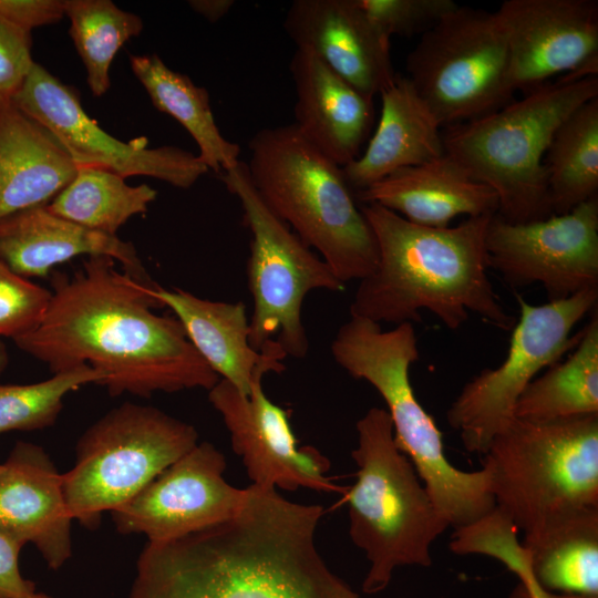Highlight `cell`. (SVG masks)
Returning <instances> with one entry per match:
<instances>
[{
  "label": "cell",
  "instance_id": "5bb4252c",
  "mask_svg": "<svg viewBox=\"0 0 598 598\" xmlns=\"http://www.w3.org/2000/svg\"><path fill=\"white\" fill-rule=\"evenodd\" d=\"M487 267L511 287L540 283L549 301L598 289V196L561 215L513 224L493 215Z\"/></svg>",
  "mask_w": 598,
  "mask_h": 598
},
{
  "label": "cell",
  "instance_id": "d6a6232c",
  "mask_svg": "<svg viewBox=\"0 0 598 598\" xmlns=\"http://www.w3.org/2000/svg\"><path fill=\"white\" fill-rule=\"evenodd\" d=\"M51 295L0 260V337L14 339L33 330L43 319Z\"/></svg>",
  "mask_w": 598,
  "mask_h": 598
},
{
  "label": "cell",
  "instance_id": "4dcf8cb0",
  "mask_svg": "<svg viewBox=\"0 0 598 598\" xmlns=\"http://www.w3.org/2000/svg\"><path fill=\"white\" fill-rule=\"evenodd\" d=\"M70 35L86 71L94 96L111 86L110 69L120 49L143 30L142 19L111 0H63Z\"/></svg>",
  "mask_w": 598,
  "mask_h": 598
},
{
  "label": "cell",
  "instance_id": "cb8c5ba5",
  "mask_svg": "<svg viewBox=\"0 0 598 598\" xmlns=\"http://www.w3.org/2000/svg\"><path fill=\"white\" fill-rule=\"evenodd\" d=\"M381 115L367 147L342 167L352 190L359 192L401 168L444 155L441 124L405 75L380 93Z\"/></svg>",
  "mask_w": 598,
  "mask_h": 598
},
{
  "label": "cell",
  "instance_id": "d4e9b609",
  "mask_svg": "<svg viewBox=\"0 0 598 598\" xmlns=\"http://www.w3.org/2000/svg\"><path fill=\"white\" fill-rule=\"evenodd\" d=\"M75 173L49 131L12 102L0 106V219L48 205Z\"/></svg>",
  "mask_w": 598,
  "mask_h": 598
},
{
  "label": "cell",
  "instance_id": "ab89813d",
  "mask_svg": "<svg viewBox=\"0 0 598 598\" xmlns=\"http://www.w3.org/2000/svg\"><path fill=\"white\" fill-rule=\"evenodd\" d=\"M548 598H598V596L576 595V594H560L548 591Z\"/></svg>",
  "mask_w": 598,
  "mask_h": 598
},
{
  "label": "cell",
  "instance_id": "b9f144b4",
  "mask_svg": "<svg viewBox=\"0 0 598 598\" xmlns=\"http://www.w3.org/2000/svg\"><path fill=\"white\" fill-rule=\"evenodd\" d=\"M29 598H53V597H51L50 595H47V594H44V592H38V591H35V592H34L31 597H29Z\"/></svg>",
  "mask_w": 598,
  "mask_h": 598
},
{
  "label": "cell",
  "instance_id": "74e56055",
  "mask_svg": "<svg viewBox=\"0 0 598 598\" xmlns=\"http://www.w3.org/2000/svg\"><path fill=\"white\" fill-rule=\"evenodd\" d=\"M499 561L519 578L522 585L519 598H548V591L535 579L527 551L520 544L507 546Z\"/></svg>",
  "mask_w": 598,
  "mask_h": 598
},
{
  "label": "cell",
  "instance_id": "7402d4cb",
  "mask_svg": "<svg viewBox=\"0 0 598 598\" xmlns=\"http://www.w3.org/2000/svg\"><path fill=\"white\" fill-rule=\"evenodd\" d=\"M83 255L109 256L136 280L155 283L131 243L60 217L48 205L0 219V260L24 278L45 277L54 266Z\"/></svg>",
  "mask_w": 598,
  "mask_h": 598
},
{
  "label": "cell",
  "instance_id": "83f0119b",
  "mask_svg": "<svg viewBox=\"0 0 598 598\" xmlns=\"http://www.w3.org/2000/svg\"><path fill=\"white\" fill-rule=\"evenodd\" d=\"M590 414H598L597 308L568 358L536 377L514 410L515 419L536 422Z\"/></svg>",
  "mask_w": 598,
  "mask_h": 598
},
{
  "label": "cell",
  "instance_id": "4fadbf2b",
  "mask_svg": "<svg viewBox=\"0 0 598 598\" xmlns=\"http://www.w3.org/2000/svg\"><path fill=\"white\" fill-rule=\"evenodd\" d=\"M12 103L49 131L76 166L148 176L183 189L209 172L198 155L178 146L152 148L146 137L126 143L110 135L84 111L78 92L38 63Z\"/></svg>",
  "mask_w": 598,
  "mask_h": 598
},
{
  "label": "cell",
  "instance_id": "7c38bea8",
  "mask_svg": "<svg viewBox=\"0 0 598 598\" xmlns=\"http://www.w3.org/2000/svg\"><path fill=\"white\" fill-rule=\"evenodd\" d=\"M516 297L519 318L512 329L506 358L468 381L446 413L470 453L484 455L494 437L515 419L516 402L526 386L576 347L581 330L571 331L597 308L598 289L544 305Z\"/></svg>",
  "mask_w": 598,
  "mask_h": 598
},
{
  "label": "cell",
  "instance_id": "ffe728a7",
  "mask_svg": "<svg viewBox=\"0 0 598 598\" xmlns=\"http://www.w3.org/2000/svg\"><path fill=\"white\" fill-rule=\"evenodd\" d=\"M295 125L320 152L344 167L362 153L374 123V101L317 55L297 49L290 61Z\"/></svg>",
  "mask_w": 598,
  "mask_h": 598
},
{
  "label": "cell",
  "instance_id": "f546056e",
  "mask_svg": "<svg viewBox=\"0 0 598 598\" xmlns=\"http://www.w3.org/2000/svg\"><path fill=\"white\" fill-rule=\"evenodd\" d=\"M156 197L157 190L147 184L131 186L109 169L76 166L72 181L48 208L87 229L116 236L131 217L146 213Z\"/></svg>",
  "mask_w": 598,
  "mask_h": 598
},
{
  "label": "cell",
  "instance_id": "e0dca14e",
  "mask_svg": "<svg viewBox=\"0 0 598 598\" xmlns=\"http://www.w3.org/2000/svg\"><path fill=\"white\" fill-rule=\"evenodd\" d=\"M511 53V81L526 95L556 75H598L597 0H505L497 10Z\"/></svg>",
  "mask_w": 598,
  "mask_h": 598
},
{
  "label": "cell",
  "instance_id": "9a60e30c",
  "mask_svg": "<svg viewBox=\"0 0 598 598\" xmlns=\"http://www.w3.org/2000/svg\"><path fill=\"white\" fill-rule=\"evenodd\" d=\"M224 454L209 442H198L111 512L116 530L164 543L230 518L243 506L247 488L226 482Z\"/></svg>",
  "mask_w": 598,
  "mask_h": 598
},
{
  "label": "cell",
  "instance_id": "8992f818",
  "mask_svg": "<svg viewBox=\"0 0 598 598\" xmlns=\"http://www.w3.org/2000/svg\"><path fill=\"white\" fill-rule=\"evenodd\" d=\"M598 96V75L561 76L478 118L446 126L444 153L497 196L513 224L554 215L544 157L560 124Z\"/></svg>",
  "mask_w": 598,
  "mask_h": 598
},
{
  "label": "cell",
  "instance_id": "52a82bcc",
  "mask_svg": "<svg viewBox=\"0 0 598 598\" xmlns=\"http://www.w3.org/2000/svg\"><path fill=\"white\" fill-rule=\"evenodd\" d=\"M355 429L351 456L358 470L343 502L350 538L369 563L362 590L377 594L390 585L395 569L431 566V547L450 524L395 444L386 410L369 409Z\"/></svg>",
  "mask_w": 598,
  "mask_h": 598
},
{
  "label": "cell",
  "instance_id": "8fae6325",
  "mask_svg": "<svg viewBox=\"0 0 598 598\" xmlns=\"http://www.w3.org/2000/svg\"><path fill=\"white\" fill-rule=\"evenodd\" d=\"M405 70L445 127L489 114L515 93L508 37L497 11L458 4L421 34Z\"/></svg>",
  "mask_w": 598,
  "mask_h": 598
},
{
  "label": "cell",
  "instance_id": "5b68a950",
  "mask_svg": "<svg viewBox=\"0 0 598 598\" xmlns=\"http://www.w3.org/2000/svg\"><path fill=\"white\" fill-rule=\"evenodd\" d=\"M247 171L266 206L347 283L369 276L377 243L342 167L296 127L258 131L248 144Z\"/></svg>",
  "mask_w": 598,
  "mask_h": 598
},
{
  "label": "cell",
  "instance_id": "603a6c76",
  "mask_svg": "<svg viewBox=\"0 0 598 598\" xmlns=\"http://www.w3.org/2000/svg\"><path fill=\"white\" fill-rule=\"evenodd\" d=\"M363 204L381 205L411 223L443 228L458 217L494 215L496 194L446 154L401 168L357 192Z\"/></svg>",
  "mask_w": 598,
  "mask_h": 598
},
{
  "label": "cell",
  "instance_id": "e575fe53",
  "mask_svg": "<svg viewBox=\"0 0 598 598\" xmlns=\"http://www.w3.org/2000/svg\"><path fill=\"white\" fill-rule=\"evenodd\" d=\"M34 63L31 32L0 16V106L12 102Z\"/></svg>",
  "mask_w": 598,
  "mask_h": 598
},
{
  "label": "cell",
  "instance_id": "f35d334b",
  "mask_svg": "<svg viewBox=\"0 0 598 598\" xmlns=\"http://www.w3.org/2000/svg\"><path fill=\"white\" fill-rule=\"evenodd\" d=\"M234 0H190L188 6L210 23L223 19L234 7Z\"/></svg>",
  "mask_w": 598,
  "mask_h": 598
},
{
  "label": "cell",
  "instance_id": "f1b7e54d",
  "mask_svg": "<svg viewBox=\"0 0 598 598\" xmlns=\"http://www.w3.org/2000/svg\"><path fill=\"white\" fill-rule=\"evenodd\" d=\"M554 215L570 212L598 193V96L557 128L545 154Z\"/></svg>",
  "mask_w": 598,
  "mask_h": 598
},
{
  "label": "cell",
  "instance_id": "836d02e7",
  "mask_svg": "<svg viewBox=\"0 0 598 598\" xmlns=\"http://www.w3.org/2000/svg\"><path fill=\"white\" fill-rule=\"evenodd\" d=\"M388 38L422 34L454 10V0H355Z\"/></svg>",
  "mask_w": 598,
  "mask_h": 598
},
{
  "label": "cell",
  "instance_id": "9c48e42d",
  "mask_svg": "<svg viewBox=\"0 0 598 598\" xmlns=\"http://www.w3.org/2000/svg\"><path fill=\"white\" fill-rule=\"evenodd\" d=\"M198 443L196 429L162 410L125 402L79 439L74 466L63 474L73 519L94 529Z\"/></svg>",
  "mask_w": 598,
  "mask_h": 598
},
{
  "label": "cell",
  "instance_id": "d590c367",
  "mask_svg": "<svg viewBox=\"0 0 598 598\" xmlns=\"http://www.w3.org/2000/svg\"><path fill=\"white\" fill-rule=\"evenodd\" d=\"M0 16L28 30L59 22L63 0H0Z\"/></svg>",
  "mask_w": 598,
  "mask_h": 598
},
{
  "label": "cell",
  "instance_id": "ba28073f",
  "mask_svg": "<svg viewBox=\"0 0 598 598\" xmlns=\"http://www.w3.org/2000/svg\"><path fill=\"white\" fill-rule=\"evenodd\" d=\"M483 456L495 508L524 534L559 515L598 507V414L514 419Z\"/></svg>",
  "mask_w": 598,
  "mask_h": 598
},
{
  "label": "cell",
  "instance_id": "3957f363",
  "mask_svg": "<svg viewBox=\"0 0 598 598\" xmlns=\"http://www.w3.org/2000/svg\"><path fill=\"white\" fill-rule=\"evenodd\" d=\"M360 208L377 243L378 262L360 280L351 317L412 323L421 321V310L426 309L455 330L472 312L512 331L516 320L499 302L487 276L485 237L493 215L436 228L411 223L378 204Z\"/></svg>",
  "mask_w": 598,
  "mask_h": 598
},
{
  "label": "cell",
  "instance_id": "2e32d148",
  "mask_svg": "<svg viewBox=\"0 0 598 598\" xmlns=\"http://www.w3.org/2000/svg\"><path fill=\"white\" fill-rule=\"evenodd\" d=\"M266 373L255 375L248 394L223 379L208 391V400L221 415L248 477L266 488L343 492L327 476L328 458L315 447L298 445L289 412L264 391Z\"/></svg>",
  "mask_w": 598,
  "mask_h": 598
},
{
  "label": "cell",
  "instance_id": "7a4b0ae2",
  "mask_svg": "<svg viewBox=\"0 0 598 598\" xmlns=\"http://www.w3.org/2000/svg\"><path fill=\"white\" fill-rule=\"evenodd\" d=\"M323 514L251 484L230 518L147 543L128 598H362L317 549Z\"/></svg>",
  "mask_w": 598,
  "mask_h": 598
},
{
  "label": "cell",
  "instance_id": "484cf974",
  "mask_svg": "<svg viewBox=\"0 0 598 598\" xmlns=\"http://www.w3.org/2000/svg\"><path fill=\"white\" fill-rule=\"evenodd\" d=\"M524 535L532 573L545 590L598 596V507L559 515Z\"/></svg>",
  "mask_w": 598,
  "mask_h": 598
},
{
  "label": "cell",
  "instance_id": "277c9868",
  "mask_svg": "<svg viewBox=\"0 0 598 598\" xmlns=\"http://www.w3.org/2000/svg\"><path fill=\"white\" fill-rule=\"evenodd\" d=\"M338 365L370 383L386 404L394 441L450 526L470 525L495 508L489 473L463 471L446 457L442 432L414 394L410 367L419 360L411 322L383 330L379 322L350 317L331 342Z\"/></svg>",
  "mask_w": 598,
  "mask_h": 598
},
{
  "label": "cell",
  "instance_id": "6da1fadb",
  "mask_svg": "<svg viewBox=\"0 0 598 598\" xmlns=\"http://www.w3.org/2000/svg\"><path fill=\"white\" fill-rule=\"evenodd\" d=\"M109 256L89 257L72 276L56 274L41 322L14 338L52 373L89 365L105 377L112 396L209 391L219 377L187 338L175 316Z\"/></svg>",
  "mask_w": 598,
  "mask_h": 598
},
{
  "label": "cell",
  "instance_id": "1f68e13d",
  "mask_svg": "<svg viewBox=\"0 0 598 598\" xmlns=\"http://www.w3.org/2000/svg\"><path fill=\"white\" fill-rule=\"evenodd\" d=\"M104 379L102 372L81 365L32 384H0V433L52 425L68 393L89 383L102 385Z\"/></svg>",
  "mask_w": 598,
  "mask_h": 598
},
{
  "label": "cell",
  "instance_id": "d6986e66",
  "mask_svg": "<svg viewBox=\"0 0 598 598\" xmlns=\"http://www.w3.org/2000/svg\"><path fill=\"white\" fill-rule=\"evenodd\" d=\"M72 520L63 474L41 446L18 442L0 464V533L22 547L33 544L58 570L72 556Z\"/></svg>",
  "mask_w": 598,
  "mask_h": 598
},
{
  "label": "cell",
  "instance_id": "44dd1931",
  "mask_svg": "<svg viewBox=\"0 0 598 598\" xmlns=\"http://www.w3.org/2000/svg\"><path fill=\"white\" fill-rule=\"evenodd\" d=\"M150 292L169 308L194 348L219 377L248 394L259 371L281 373L287 357L272 341L261 351L249 341V319L243 302L213 301L184 289L158 285Z\"/></svg>",
  "mask_w": 598,
  "mask_h": 598
},
{
  "label": "cell",
  "instance_id": "4316f807",
  "mask_svg": "<svg viewBox=\"0 0 598 598\" xmlns=\"http://www.w3.org/2000/svg\"><path fill=\"white\" fill-rule=\"evenodd\" d=\"M130 64L154 107L175 118L194 138L208 171L220 174L239 161L240 146L220 133L205 87L169 69L157 54L131 55Z\"/></svg>",
  "mask_w": 598,
  "mask_h": 598
},
{
  "label": "cell",
  "instance_id": "60d3db41",
  "mask_svg": "<svg viewBox=\"0 0 598 598\" xmlns=\"http://www.w3.org/2000/svg\"><path fill=\"white\" fill-rule=\"evenodd\" d=\"M8 363V353L4 344L0 340V374L3 372Z\"/></svg>",
  "mask_w": 598,
  "mask_h": 598
},
{
  "label": "cell",
  "instance_id": "8d00e7d4",
  "mask_svg": "<svg viewBox=\"0 0 598 598\" xmlns=\"http://www.w3.org/2000/svg\"><path fill=\"white\" fill-rule=\"evenodd\" d=\"M22 546L0 533V598H29L35 585L20 573L19 554Z\"/></svg>",
  "mask_w": 598,
  "mask_h": 598
},
{
  "label": "cell",
  "instance_id": "ac0fdd59",
  "mask_svg": "<svg viewBox=\"0 0 598 598\" xmlns=\"http://www.w3.org/2000/svg\"><path fill=\"white\" fill-rule=\"evenodd\" d=\"M283 29L297 49L312 52L369 97L374 99L395 80L391 39L355 0H295Z\"/></svg>",
  "mask_w": 598,
  "mask_h": 598
},
{
  "label": "cell",
  "instance_id": "30bf717a",
  "mask_svg": "<svg viewBox=\"0 0 598 598\" xmlns=\"http://www.w3.org/2000/svg\"><path fill=\"white\" fill-rule=\"evenodd\" d=\"M219 176L227 190L239 199L244 224L251 235L246 266L252 297L250 344L261 351L276 341L286 355L302 359L309 351L301 317L306 296L313 290L342 291L346 283L266 206L243 161Z\"/></svg>",
  "mask_w": 598,
  "mask_h": 598
}]
</instances>
